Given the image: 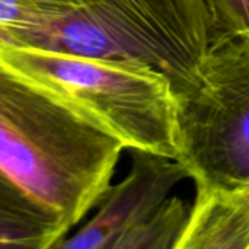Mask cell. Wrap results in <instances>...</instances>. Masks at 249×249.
Wrapping results in <instances>:
<instances>
[{"instance_id": "cell-1", "label": "cell", "mask_w": 249, "mask_h": 249, "mask_svg": "<svg viewBox=\"0 0 249 249\" xmlns=\"http://www.w3.org/2000/svg\"><path fill=\"white\" fill-rule=\"evenodd\" d=\"M123 150L118 140L0 64V175L64 238L101 203Z\"/></svg>"}, {"instance_id": "cell-6", "label": "cell", "mask_w": 249, "mask_h": 249, "mask_svg": "<svg viewBox=\"0 0 249 249\" xmlns=\"http://www.w3.org/2000/svg\"><path fill=\"white\" fill-rule=\"evenodd\" d=\"M178 249H249V178L197 188Z\"/></svg>"}, {"instance_id": "cell-7", "label": "cell", "mask_w": 249, "mask_h": 249, "mask_svg": "<svg viewBox=\"0 0 249 249\" xmlns=\"http://www.w3.org/2000/svg\"><path fill=\"white\" fill-rule=\"evenodd\" d=\"M58 228L0 175V249L55 248Z\"/></svg>"}, {"instance_id": "cell-3", "label": "cell", "mask_w": 249, "mask_h": 249, "mask_svg": "<svg viewBox=\"0 0 249 249\" xmlns=\"http://www.w3.org/2000/svg\"><path fill=\"white\" fill-rule=\"evenodd\" d=\"M0 64L74 109L124 149L178 160L177 92L159 70L35 48H0Z\"/></svg>"}, {"instance_id": "cell-5", "label": "cell", "mask_w": 249, "mask_h": 249, "mask_svg": "<svg viewBox=\"0 0 249 249\" xmlns=\"http://www.w3.org/2000/svg\"><path fill=\"white\" fill-rule=\"evenodd\" d=\"M130 174L111 185L98 213L74 235L57 244L61 249H117L118 244L142 226L169 197L172 188L190 178L185 166L171 158L131 150Z\"/></svg>"}, {"instance_id": "cell-8", "label": "cell", "mask_w": 249, "mask_h": 249, "mask_svg": "<svg viewBox=\"0 0 249 249\" xmlns=\"http://www.w3.org/2000/svg\"><path fill=\"white\" fill-rule=\"evenodd\" d=\"M190 210L191 207L181 198L168 197L142 226L118 244L117 249H177L187 228Z\"/></svg>"}, {"instance_id": "cell-4", "label": "cell", "mask_w": 249, "mask_h": 249, "mask_svg": "<svg viewBox=\"0 0 249 249\" xmlns=\"http://www.w3.org/2000/svg\"><path fill=\"white\" fill-rule=\"evenodd\" d=\"M178 99V160L197 188L249 178V38L217 36Z\"/></svg>"}, {"instance_id": "cell-9", "label": "cell", "mask_w": 249, "mask_h": 249, "mask_svg": "<svg viewBox=\"0 0 249 249\" xmlns=\"http://www.w3.org/2000/svg\"><path fill=\"white\" fill-rule=\"evenodd\" d=\"M0 48H45L35 0H0Z\"/></svg>"}, {"instance_id": "cell-10", "label": "cell", "mask_w": 249, "mask_h": 249, "mask_svg": "<svg viewBox=\"0 0 249 249\" xmlns=\"http://www.w3.org/2000/svg\"><path fill=\"white\" fill-rule=\"evenodd\" d=\"M210 18L213 39L217 36H248L249 0H203Z\"/></svg>"}, {"instance_id": "cell-2", "label": "cell", "mask_w": 249, "mask_h": 249, "mask_svg": "<svg viewBox=\"0 0 249 249\" xmlns=\"http://www.w3.org/2000/svg\"><path fill=\"white\" fill-rule=\"evenodd\" d=\"M47 50L142 63L177 96L194 89L213 41L203 0H36Z\"/></svg>"}]
</instances>
